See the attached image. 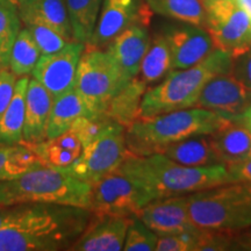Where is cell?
Listing matches in <instances>:
<instances>
[{
	"label": "cell",
	"instance_id": "obj_1",
	"mask_svg": "<svg viewBox=\"0 0 251 251\" xmlns=\"http://www.w3.org/2000/svg\"><path fill=\"white\" fill-rule=\"evenodd\" d=\"M89 208L58 203L8 206L0 251L70 250L92 219Z\"/></svg>",
	"mask_w": 251,
	"mask_h": 251
},
{
	"label": "cell",
	"instance_id": "obj_2",
	"mask_svg": "<svg viewBox=\"0 0 251 251\" xmlns=\"http://www.w3.org/2000/svg\"><path fill=\"white\" fill-rule=\"evenodd\" d=\"M119 171L130 178L153 199L187 194L235 181L226 165L186 166L163 153H129Z\"/></svg>",
	"mask_w": 251,
	"mask_h": 251
},
{
	"label": "cell",
	"instance_id": "obj_3",
	"mask_svg": "<svg viewBox=\"0 0 251 251\" xmlns=\"http://www.w3.org/2000/svg\"><path fill=\"white\" fill-rule=\"evenodd\" d=\"M231 119L199 107L139 119L126 128V143L135 156L158 153L169 144L199 134H212Z\"/></svg>",
	"mask_w": 251,
	"mask_h": 251
},
{
	"label": "cell",
	"instance_id": "obj_4",
	"mask_svg": "<svg viewBox=\"0 0 251 251\" xmlns=\"http://www.w3.org/2000/svg\"><path fill=\"white\" fill-rule=\"evenodd\" d=\"M233 57L214 49L205 59L183 70H172L162 81L147 89L140 106V119L194 107L202 87L216 75L231 70Z\"/></svg>",
	"mask_w": 251,
	"mask_h": 251
},
{
	"label": "cell",
	"instance_id": "obj_5",
	"mask_svg": "<svg viewBox=\"0 0 251 251\" xmlns=\"http://www.w3.org/2000/svg\"><path fill=\"white\" fill-rule=\"evenodd\" d=\"M58 203L90 209L91 184L64 169L46 164L11 180L0 181V206Z\"/></svg>",
	"mask_w": 251,
	"mask_h": 251
},
{
	"label": "cell",
	"instance_id": "obj_6",
	"mask_svg": "<svg viewBox=\"0 0 251 251\" xmlns=\"http://www.w3.org/2000/svg\"><path fill=\"white\" fill-rule=\"evenodd\" d=\"M198 228L237 234L251 227V181H231L187 194Z\"/></svg>",
	"mask_w": 251,
	"mask_h": 251
},
{
	"label": "cell",
	"instance_id": "obj_7",
	"mask_svg": "<svg viewBox=\"0 0 251 251\" xmlns=\"http://www.w3.org/2000/svg\"><path fill=\"white\" fill-rule=\"evenodd\" d=\"M128 81L105 49H84L78 63L75 90L93 117L103 115L113 97Z\"/></svg>",
	"mask_w": 251,
	"mask_h": 251
},
{
	"label": "cell",
	"instance_id": "obj_8",
	"mask_svg": "<svg viewBox=\"0 0 251 251\" xmlns=\"http://www.w3.org/2000/svg\"><path fill=\"white\" fill-rule=\"evenodd\" d=\"M129 153L126 143V128L111 121L93 142L83 148L76 161L64 170L92 184L118 170Z\"/></svg>",
	"mask_w": 251,
	"mask_h": 251
},
{
	"label": "cell",
	"instance_id": "obj_9",
	"mask_svg": "<svg viewBox=\"0 0 251 251\" xmlns=\"http://www.w3.org/2000/svg\"><path fill=\"white\" fill-rule=\"evenodd\" d=\"M206 9V29L215 49L231 57L251 47V17L237 0H202Z\"/></svg>",
	"mask_w": 251,
	"mask_h": 251
},
{
	"label": "cell",
	"instance_id": "obj_10",
	"mask_svg": "<svg viewBox=\"0 0 251 251\" xmlns=\"http://www.w3.org/2000/svg\"><path fill=\"white\" fill-rule=\"evenodd\" d=\"M152 198L128 176L115 170L91 184L90 211L98 215H136Z\"/></svg>",
	"mask_w": 251,
	"mask_h": 251
},
{
	"label": "cell",
	"instance_id": "obj_11",
	"mask_svg": "<svg viewBox=\"0 0 251 251\" xmlns=\"http://www.w3.org/2000/svg\"><path fill=\"white\" fill-rule=\"evenodd\" d=\"M151 9L144 0H103L98 20L85 48L106 49L109 43L134 24L147 25Z\"/></svg>",
	"mask_w": 251,
	"mask_h": 251
},
{
	"label": "cell",
	"instance_id": "obj_12",
	"mask_svg": "<svg viewBox=\"0 0 251 251\" xmlns=\"http://www.w3.org/2000/svg\"><path fill=\"white\" fill-rule=\"evenodd\" d=\"M85 43L72 41L61 50L49 55H41L31 76L51 94L54 99L75 89L79 59Z\"/></svg>",
	"mask_w": 251,
	"mask_h": 251
},
{
	"label": "cell",
	"instance_id": "obj_13",
	"mask_svg": "<svg viewBox=\"0 0 251 251\" xmlns=\"http://www.w3.org/2000/svg\"><path fill=\"white\" fill-rule=\"evenodd\" d=\"M194 107L208 109L225 118L234 119L251 107V94L231 72L216 75L202 87Z\"/></svg>",
	"mask_w": 251,
	"mask_h": 251
},
{
	"label": "cell",
	"instance_id": "obj_14",
	"mask_svg": "<svg viewBox=\"0 0 251 251\" xmlns=\"http://www.w3.org/2000/svg\"><path fill=\"white\" fill-rule=\"evenodd\" d=\"M157 236L171 234L197 233L188 212L187 196H175L153 199L136 214Z\"/></svg>",
	"mask_w": 251,
	"mask_h": 251
},
{
	"label": "cell",
	"instance_id": "obj_15",
	"mask_svg": "<svg viewBox=\"0 0 251 251\" xmlns=\"http://www.w3.org/2000/svg\"><path fill=\"white\" fill-rule=\"evenodd\" d=\"M164 34L172 57V70H183L205 59L214 50L212 37L206 28L192 24L170 25Z\"/></svg>",
	"mask_w": 251,
	"mask_h": 251
},
{
	"label": "cell",
	"instance_id": "obj_16",
	"mask_svg": "<svg viewBox=\"0 0 251 251\" xmlns=\"http://www.w3.org/2000/svg\"><path fill=\"white\" fill-rule=\"evenodd\" d=\"M133 216V215H131ZM131 216L94 214L69 251H120Z\"/></svg>",
	"mask_w": 251,
	"mask_h": 251
},
{
	"label": "cell",
	"instance_id": "obj_17",
	"mask_svg": "<svg viewBox=\"0 0 251 251\" xmlns=\"http://www.w3.org/2000/svg\"><path fill=\"white\" fill-rule=\"evenodd\" d=\"M150 40L151 36L147 25L134 24L126 28L106 47L105 50L117 63L126 80H131L139 76L141 62Z\"/></svg>",
	"mask_w": 251,
	"mask_h": 251
},
{
	"label": "cell",
	"instance_id": "obj_18",
	"mask_svg": "<svg viewBox=\"0 0 251 251\" xmlns=\"http://www.w3.org/2000/svg\"><path fill=\"white\" fill-rule=\"evenodd\" d=\"M54 98L39 81L29 79L26 91V108L23 143L36 144L47 140V126Z\"/></svg>",
	"mask_w": 251,
	"mask_h": 251
},
{
	"label": "cell",
	"instance_id": "obj_19",
	"mask_svg": "<svg viewBox=\"0 0 251 251\" xmlns=\"http://www.w3.org/2000/svg\"><path fill=\"white\" fill-rule=\"evenodd\" d=\"M158 153L186 166H213L222 164L213 147L211 135L199 134L171 143ZM225 165V164H224Z\"/></svg>",
	"mask_w": 251,
	"mask_h": 251
},
{
	"label": "cell",
	"instance_id": "obj_20",
	"mask_svg": "<svg viewBox=\"0 0 251 251\" xmlns=\"http://www.w3.org/2000/svg\"><path fill=\"white\" fill-rule=\"evenodd\" d=\"M18 11L25 25H46L58 31L68 42L75 41L65 0H35Z\"/></svg>",
	"mask_w": 251,
	"mask_h": 251
},
{
	"label": "cell",
	"instance_id": "obj_21",
	"mask_svg": "<svg viewBox=\"0 0 251 251\" xmlns=\"http://www.w3.org/2000/svg\"><path fill=\"white\" fill-rule=\"evenodd\" d=\"M211 135V140L222 164L244 161L251 150V133L242 122L231 119Z\"/></svg>",
	"mask_w": 251,
	"mask_h": 251
},
{
	"label": "cell",
	"instance_id": "obj_22",
	"mask_svg": "<svg viewBox=\"0 0 251 251\" xmlns=\"http://www.w3.org/2000/svg\"><path fill=\"white\" fill-rule=\"evenodd\" d=\"M46 165L67 169L83 151L80 141L69 129L54 139H47L36 144H27Z\"/></svg>",
	"mask_w": 251,
	"mask_h": 251
},
{
	"label": "cell",
	"instance_id": "obj_23",
	"mask_svg": "<svg viewBox=\"0 0 251 251\" xmlns=\"http://www.w3.org/2000/svg\"><path fill=\"white\" fill-rule=\"evenodd\" d=\"M147 86L139 78H134L113 97L103 117L127 128L140 119V106Z\"/></svg>",
	"mask_w": 251,
	"mask_h": 251
},
{
	"label": "cell",
	"instance_id": "obj_24",
	"mask_svg": "<svg viewBox=\"0 0 251 251\" xmlns=\"http://www.w3.org/2000/svg\"><path fill=\"white\" fill-rule=\"evenodd\" d=\"M172 71V57L170 47L164 34L157 33L150 40L144 57L141 62L137 78L147 89L157 85Z\"/></svg>",
	"mask_w": 251,
	"mask_h": 251
},
{
	"label": "cell",
	"instance_id": "obj_25",
	"mask_svg": "<svg viewBox=\"0 0 251 251\" xmlns=\"http://www.w3.org/2000/svg\"><path fill=\"white\" fill-rule=\"evenodd\" d=\"M28 83H29L28 76L17 79L13 97L0 117V144L23 143Z\"/></svg>",
	"mask_w": 251,
	"mask_h": 251
},
{
	"label": "cell",
	"instance_id": "obj_26",
	"mask_svg": "<svg viewBox=\"0 0 251 251\" xmlns=\"http://www.w3.org/2000/svg\"><path fill=\"white\" fill-rule=\"evenodd\" d=\"M79 117L93 115L91 114L76 90L69 91L54 99L47 126V139H54L68 131Z\"/></svg>",
	"mask_w": 251,
	"mask_h": 251
},
{
	"label": "cell",
	"instance_id": "obj_27",
	"mask_svg": "<svg viewBox=\"0 0 251 251\" xmlns=\"http://www.w3.org/2000/svg\"><path fill=\"white\" fill-rule=\"evenodd\" d=\"M148 7L163 17L206 28L202 0H144Z\"/></svg>",
	"mask_w": 251,
	"mask_h": 251
},
{
	"label": "cell",
	"instance_id": "obj_28",
	"mask_svg": "<svg viewBox=\"0 0 251 251\" xmlns=\"http://www.w3.org/2000/svg\"><path fill=\"white\" fill-rule=\"evenodd\" d=\"M75 41L87 43L92 36L103 0H65Z\"/></svg>",
	"mask_w": 251,
	"mask_h": 251
},
{
	"label": "cell",
	"instance_id": "obj_29",
	"mask_svg": "<svg viewBox=\"0 0 251 251\" xmlns=\"http://www.w3.org/2000/svg\"><path fill=\"white\" fill-rule=\"evenodd\" d=\"M40 56V50L33 36L30 35L29 30L26 27L21 28L12 47L8 69L13 72L17 78L28 76V75H31V71L35 68Z\"/></svg>",
	"mask_w": 251,
	"mask_h": 251
},
{
	"label": "cell",
	"instance_id": "obj_30",
	"mask_svg": "<svg viewBox=\"0 0 251 251\" xmlns=\"http://www.w3.org/2000/svg\"><path fill=\"white\" fill-rule=\"evenodd\" d=\"M18 7L12 0H0V70L8 69L9 55L21 30Z\"/></svg>",
	"mask_w": 251,
	"mask_h": 251
},
{
	"label": "cell",
	"instance_id": "obj_31",
	"mask_svg": "<svg viewBox=\"0 0 251 251\" xmlns=\"http://www.w3.org/2000/svg\"><path fill=\"white\" fill-rule=\"evenodd\" d=\"M158 236L149 227H147L137 215L130 218L126 234L125 251H155Z\"/></svg>",
	"mask_w": 251,
	"mask_h": 251
},
{
	"label": "cell",
	"instance_id": "obj_32",
	"mask_svg": "<svg viewBox=\"0 0 251 251\" xmlns=\"http://www.w3.org/2000/svg\"><path fill=\"white\" fill-rule=\"evenodd\" d=\"M30 35L35 41L41 55H49L61 50L68 43L58 31L52 29L51 27L42 24H29L26 25Z\"/></svg>",
	"mask_w": 251,
	"mask_h": 251
},
{
	"label": "cell",
	"instance_id": "obj_33",
	"mask_svg": "<svg viewBox=\"0 0 251 251\" xmlns=\"http://www.w3.org/2000/svg\"><path fill=\"white\" fill-rule=\"evenodd\" d=\"M235 237L236 234L227 233V231L199 229L194 251L237 250Z\"/></svg>",
	"mask_w": 251,
	"mask_h": 251
},
{
	"label": "cell",
	"instance_id": "obj_34",
	"mask_svg": "<svg viewBox=\"0 0 251 251\" xmlns=\"http://www.w3.org/2000/svg\"><path fill=\"white\" fill-rule=\"evenodd\" d=\"M109 122H111V120H108L103 115L79 117L72 124L70 130L74 131L78 140L80 141L83 148H85L86 146H89L91 142H93L101 134V131L107 127Z\"/></svg>",
	"mask_w": 251,
	"mask_h": 251
},
{
	"label": "cell",
	"instance_id": "obj_35",
	"mask_svg": "<svg viewBox=\"0 0 251 251\" xmlns=\"http://www.w3.org/2000/svg\"><path fill=\"white\" fill-rule=\"evenodd\" d=\"M198 231L197 233L161 235V236H158V238H157L155 250L156 251H194Z\"/></svg>",
	"mask_w": 251,
	"mask_h": 251
},
{
	"label": "cell",
	"instance_id": "obj_36",
	"mask_svg": "<svg viewBox=\"0 0 251 251\" xmlns=\"http://www.w3.org/2000/svg\"><path fill=\"white\" fill-rule=\"evenodd\" d=\"M230 72L251 94V47L242 54L233 57Z\"/></svg>",
	"mask_w": 251,
	"mask_h": 251
},
{
	"label": "cell",
	"instance_id": "obj_37",
	"mask_svg": "<svg viewBox=\"0 0 251 251\" xmlns=\"http://www.w3.org/2000/svg\"><path fill=\"white\" fill-rule=\"evenodd\" d=\"M17 79L18 78L9 69L0 70V117L13 97Z\"/></svg>",
	"mask_w": 251,
	"mask_h": 251
},
{
	"label": "cell",
	"instance_id": "obj_38",
	"mask_svg": "<svg viewBox=\"0 0 251 251\" xmlns=\"http://www.w3.org/2000/svg\"><path fill=\"white\" fill-rule=\"evenodd\" d=\"M226 168L235 181H251V159L226 164Z\"/></svg>",
	"mask_w": 251,
	"mask_h": 251
},
{
	"label": "cell",
	"instance_id": "obj_39",
	"mask_svg": "<svg viewBox=\"0 0 251 251\" xmlns=\"http://www.w3.org/2000/svg\"><path fill=\"white\" fill-rule=\"evenodd\" d=\"M235 241L237 250H251V227L237 233Z\"/></svg>",
	"mask_w": 251,
	"mask_h": 251
},
{
	"label": "cell",
	"instance_id": "obj_40",
	"mask_svg": "<svg viewBox=\"0 0 251 251\" xmlns=\"http://www.w3.org/2000/svg\"><path fill=\"white\" fill-rule=\"evenodd\" d=\"M234 119H237L238 121L242 122V124L246 126V127L250 130V133H251V107L248 108L242 115H240V117L234 118Z\"/></svg>",
	"mask_w": 251,
	"mask_h": 251
},
{
	"label": "cell",
	"instance_id": "obj_41",
	"mask_svg": "<svg viewBox=\"0 0 251 251\" xmlns=\"http://www.w3.org/2000/svg\"><path fill=\"white\" fill-rule=\"evenodd\" d=\"M237 2L251 17V0H237Z\"/></svg>",
	"mask_w": 251,
	"mask_h": 251
},
{
	"label": "cell",
	"instance_id": "obj_42",
	"mask_svg": "<svg viewBox=\"0 0 251 251\" xmlns=\"http://www.w3.org/2000/svg\"><path fill=\"white\" fill-rule=\"evenodd\" d=\"M7 211H8V206H0V227H1V225L4 224V221L6 220Z\"/></svg>",
	"mask_w": 251,
	"mask_h": 251
},
{
	"label": "cell",
	"instance_id": "obj_43",
	"mask_svg": "<svg viewBox=\"0 0 251 251\" xmlns=\"http://www.w3.org/2000/svg\"><path fill=\"white\" fill-rule=\"evenodd\" d=\"M12 1L14 2L15 6H17L18 8H20V7H23V6H25V5H28V4H30V2L35 1V0H12Z\"/></svg>",
	"mask_w": 251,
	"mask_h": 251
},
{
	"label": "cell",
	"instance_id": "obj_44",
	"mask_svg": "<svg viewBox=\"0 0 251 251\" xmlns=\"http://www.w3.org/2000/svg\"><path fill=\"white\" fill-rule=\"evenodd\" d=\"M247 159H251V150H250L249 155H248V158H247Z\"/></svg>",
	"mask_w": 251,
	"mask_h": 251
}]
</instances>
